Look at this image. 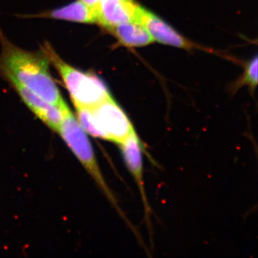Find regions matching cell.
<instances>
[{
  "label": "cell",
  "instance_id": "obj_1",
  "mask_svg": "<svg viewBox=\"0 0 258 258\" xmlns=\"http://www.w3.org/2000/svg\"><path fill=\"white\" fill-rule=\"evenodd\" d=\"M0 40V69L10 82L23 85L52 104H66L51 76L46 55L19 48L5 38Z\"/></svg>",
  "mask_w": 258,
  "mask_h": 258
},
{
  "label": "cell",
  "instance_id": "obj_2",
  "mask_svg": "<svg viewBox=\"0 0 258 258\" xmlns=\"http://www.w3.org/2000/svg\"><path fill=\"white\" fill-rule=\"evenodd\" d=\"M44 52L58 71L76 108H94L111 98L106 85L96 75L83 72L66 63L50 45L45 47Z\"/></svg>",
  "mask_w": 258,
  "mask_h": 258
},
{
  "label": "cell",
  "instance_id": "obj_3",
  "mask_svg": "<svg viewBox=\"0 0 258 258\" xmlns=\"http://www.w3.org/2000/svg\"><path fill=\"white\" fill-rule=\"evenodd\" d=\"M57 133L60 134L61 137L67 144L68 147L79 159L85 169L87 170L90 175L92 176L96 184L98 185L100 189L105 194L112 205L115 206L117 211L119 212L120 215L125 219V221H128L127 219L125 218L121 210L117 205L114 195L111 192V189L105 181L104 177L102 175L92 146L86 132L81 128L77 118L74 116V113L69 108L64 113L62 124Z\"/></svg>",
  "mask_w": 258,
  "mask_h": 258
},
{
  "label": "cell",
  "instance_id": "obj_4",
  "mask_svg": "<svg viewBox=\"0 0 258 258\" xmlns=\"http://www.w3.org/2000/svg\"><path fill=\"white\" fill-rule=\"evenodd\" d=\"M93 110L104 140L120 144L136 132L128 117L112 97Z\"/></svg>",
  "mask_w": 258,
  "mask_h": 258
},
{
  "label": "cell",
  "instance_id": "obj_5",
  "mask_svg": "<svg viewBox=\"0 0 258 258\" xmlns=\"http://www.w3.org/2000/svg\"><path fill=\"white\" fill-rule=\"evenodd\" d=\"M134 22L140 24L156 41L180 48L195 47L192 42L185 39L167 23L142 7H137Z\"/></svg>",
  "mask_w": 258,
  "mask_h": 258
},
{
  "label": "cell",
  "instance_id": "obj_6",
  "mask_svg": "<svg viewBox=\"0 0 258 258\" xmlns=\"http://www.w3.org/2000/svg\"><path fill=\"white\" fill-rule=\"evenodd\" d=\"M25 104L35 115L54 132H58L64 113L69 108L67 104L56 106L44 100L18 82H11Z\"/></svg>",
  "mask_w": 258,
  "mask_h": 258
},
{
  "label": "cell",
  "instance_id": "obj_7",
  "mask_svg": "<svg viewBox=\"0 0 258 258\" xmlns=\"http://www.w3.org/2000/svg\"><path fill=\"white\" fill-rule=\"evenodd\" d=\"M120 150L127 168L133 176L138 186L142 201H143L146 218L149 220L151 208L148 202L145 186H144L143 172V156L142 148L137 132H134L119 144Z\"/></svg>",
  "mask_w": 258,
  "mask_h": 258
},
{
  "label": "cell",
  "instance_id": "obj_8",
  "mask_svg": "<svg viewBox=\"0 0 258 258\" xmlns=\"http://www.w3.org/2000/svg\"><path fill=\"white\" fill-rule=\"evenodd\" d=\"M137 7L134 0H101L95 10L96 23L108 30L134 21Z\"/></svg>",
  "mask_w": 258,
  "mask_h": 258
},
{
  "label": "cell",
  "instance_id": "obj_9",
  "mask_svg": "<svg viewBox=\"0 0 258 258\" xmlns=\"http://www.w3.org/2000/svg\"><path fill=\"white\" fill-rule=\"evenodd\" d=\"M108 30L125 46H146L154 41L144 27L134 21L120 24Z\"/></svg>",
  "mask_w": 258,
  "mask_h": 258
},
{
  "label": "cell",
  "instance_id": "obj_10",
  "mask_svg": "<svg viewBox=\"0 0 258 258\" xmlns=\"http://www.w3.org/2000/svg\"><path fill=\"white\" fill-rule=\"evenodd\" d=\"M46 15L49 18L76 23H96L95 10L89 8L81 0H78L62 8L52 10Z\"/></svg>",
  "mask_w": 258,
  "mask_h": 258
},
{
  "label": "cell",
  "instance_id": "obj_11",
  "mask_svg": "<svg viewBox=\"0 0 258 258\" xmlns=\"http://www.w3.org/2000/svg\"><path fill=\"white\" fill-rule=\"evenodd\" d=\"M241 84H247L251 88H255L257 85V57L250 61L246 68L243 79Z\"/></svg>",
  "mask_w": 258,
  "mask_h": 258
},
{
  "label": "cell",
  "instance_id": "obj_12",
  "mask_svg": "<svg viewBox=\"0 0 258 258\" xmlns=\"http://www.w3.org/2000/svg\"><path fill=\"white\" fill-rule=\"evenodd\" d=\"M83 3H85L89 8H92L93 10H96L97 6L99 4L101 0H81Z\"/></svg>",
  "mask_w": 258,
  "mask_h": 258
}]
</instances>
